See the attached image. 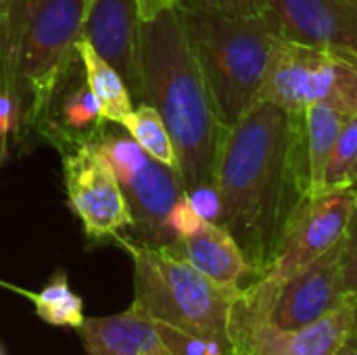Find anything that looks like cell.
Returning a JSON list of instances; mask_svg holds the SVG:
<instances>
[{
  "label": "cell",
  "mask_w": 357,
  "mask_h": 355,
  "mask_svg": "<svg viewBox=\"0 0 357 355\" xmlns=\"http://www.w3.org/2000/svg\"><path fill=\"white\" fill-rule=\"evenodd\" d=\"M117 243L134 262L132 303L140 312L155 322L230 343L228 320L238 289L213 282L169 247H151L126 234Z\"/></svg>",
  "instance_id": "277c9868"
},
{
  "label": "cell",
  "mask_w": 357,
  "mask_h": 355,
  "mask_svg": "<svg viewBox=\"0 0 357 355\" xmlns=\"http://www.w3.org/2000/svg\"><path fill=\"white\" fill-rule=\"evenodd\" d=\"M357 297L347 295L333 312L303 328L230 312L228 339L238 355H337L354 333Z\"/></svg>",
  "instance_id": "8fae6325"
},
{
  "label": "cell",
  "mask_w": 357,
  "mask_h": 355,
  "mask_svg": "<svg viewBox=\"0 0 357 355\" xmlns=\"http://www.w3.org/2000/svg\"><path fill=\"white\" fill-rule=\"evenodd\" d=\"M211 192L209 220L228 230L255 274H264L310 199L303 113L270 100L253 105L224 134Z\"/></svg>",
  "instance_id": "6da1fadb"
},
{
  "label": "cell",
  "mask_w": 357,
  "mask_h": 355,
  "mask_svg": "<svg viewBox=\"0 0 357 355\" xmlns=\"http://www.w3.org/2000/svg\"><path fill=\"white\" fill-rule=\"evenodd\" d=\"M121 128L130 134V138L146 155H151L159 163L180 172L174 140H172V136H169V132H167V128H165V123H163V119L155 107H151L146 103H138Z\"/></svg>",
  "instance_id": "d6986e66"
},
{
  "label": "cell",
  "mask_w": 357,
  "mask_h": 355,
  "mask_svg": "<svg viewBox=\"0 0 357 355\" xmlns=\"http://www.w3.org/2000/svg\"><path fill=\"white\" fill-rule=\"evenodd\" d=\"M178 4L222 8V10H230V13L251 15V17L264 15V0H178Z\"/></svg>",
  "instance_id": "cb8c5ba5"
},
{
  "label": "cell",
  "mask_w": 357,
  "mask_h": 355,
  "mask_svg": "<svg viewBox=\"0 0 357 355\" xmlns=\"http://www.w3.org/2000/svg\"><path fill=\"white\" fill-rule=\"evenodd\" d=\"M0 355H4V352H2V347H0Z\"/></svg>",
  "instance_id": "4dcf8cb0"
},
{
  "label": "cell",
  "mask_w": 357,
  "mask_h": 355,
  "mask_svg": "<svg viewBox=\"0 0 357 355\" xmlns=\"http://www.w3.org/2000/svg\"><path fill=\"white\" fill-rule=\"evenodd\" d=\"M261 100L276 103L289 111L326 105L356 115L357 59L278 38Z\"/></svg>",
  "instance_id": "52a82bcc"
},
{
  "label": "cell",
  "mask_w": 357,
  "mask_h": 355,
  "mask_svg": "<svg viewBox=\"0 0 357 355\" xmlns=\"http://www.w3.org/2000/svg\"><path fill=\"white\" fill-rule=\"evenodd\" d=\"M67 205L90 243H117L134 226L130 205L100 144L61 155Z\"/></svg>",
  "instance_id": "9c48e42d"
},
{
  "label": "cell",
  "mask_w": 357,
  "mask_h": 355,
  "mask_svg": "<svg viewBox=\"0 0 357 355\" xmlns=\"http://www.w3.org/2000/svg\"><path fill=\"white\" fill-rule=\"evenodd\" d=\"M36 314L52 326H69L77 328L84 322V301L71 291L69 280L63 272H59L40 293H25Z\"/></svg>",
  "instance_id": "ffe728a7"
},
{
  "label": "cell",
  "mask_w": 357,
  "mask_h": 355,
  "mask_svg": "<svg viewBox=\"0 0 357 355\" xmlns=\"http://www.w3.org/2000/svg\"><path fill=\"white\" fill-rule=\"evenodd\" d=\"M232 355H238V354H232Z\"/></svg>",
  "instance_id": "1f68e13d"
},
{
  "label": "cell",
  "mask_w": 357,
  "mask_h": 355,
  "mask_svg": "<svg viewBox=\"0 0 357 355\" xmlns=\"http://www.w3.org/2000/svg\"><path fill=\"white\" fill-rule=\"evenodd\" d=\"M349 190H354L357 195V169H356V176H354V182H351V186H349Z\"/></svg>",
  "instance_id": "f1b7e54d"
},
{
  "label": "cell",
  "mask_w": 357,
  "mask_h": 355,
  "mask_svg": "<svg viewBox=\"0 0 357 355\" xmlns=\"http://www.w3.org/2000/svg\"><path fill=\"white\" fill-rule=\"evenodd\" d=\"M19 0H0V19H4L17 4Z\"/></svg>",
  "instance_id": "484cf974"
},
{
  "label": "cell",
  "mask_w": 357,
  "mask_h": 355,
  "mask_svg": "<svg viewBox=\"0 0 357 355\" xmlns=\"http://www.w3.org/2000/svg\"><path fill=\"white\" fill-rule=\"evenodd\" d=\"M337 355H357V349L356 347H351V345H345Z\"/></svg>",
  "instance_id": "4316f807"
},
{
  "label": "cell",
  "mask_w": 357,
  "mask_h": 355,
  "mask_svg": "<svg viewBox=\"0 0 357 355\" xmlns=\"http://www.w3.org/2000/svg\"><path fill=\"white\" fill-rule=\"evenodd\" d=\"M75 331L84 341L86 355H169L155 320L134 303L117 316L84 318Z\"/></svg>",
  "instance_id": "2e32d148"
},
{
  "label": "cell",
  "mask_w": 357,
  "mask_h": 355,
  "mask_svg": "<svg viewBox=\"0 0 357 355\" xmlns=\"http://www.w3.org/2000/svg\"><path fill=\"white\" fill-rule=\"evenodd\" d=\"M347 295L339 243L276 289H264L253 280L241 291L232 312L280 328H303L333 312Z\"/></svg>",
  "instance_id": "ba28073f"
},
{
  "label": "cell",
  "mask_w": 357,
  "mask_h": 355,
  "mask_svg": "<svg viewBox=\"0 0 357 355\" xmlns=\"http://www.w3.org/2000/svg\"><path fill=\"white\" fill-rule=\"evenodd\" d=\"M169 249L222 287L243 291L257 278L230 232L207 218H203L190 232L182 234Z\"/></svg>",
  "instance_id": "9a60e30c"
},
{
  "label": "cell",
  "mask_w": 357,
  "mask_h": 355,
  "mask_svg": "<svg viewBox=\"0 0 357 355\" xmlns=\"http://www.w3.org/2000/svg\"><path fill=\"white\" fill-rule=\"evenodd\" d=\"M90 2L92 0H84V6H88ZM136 6H138L140 19L142 21H151L157 15H161L163 10L178 6V0H136Z\"/></svg>",
  "instance_id": "d4e9b609"
},
{
  "label": "cell",
  "mask_w": 357,
  "mask_h": 355,
  "mask_svg": "<svg viewBox=\"0 0 357 355\" xmlns=\"http://www.w3.org/2000/svg\"><path fill=\"white\" fill-rule=\"evenodd\" d=\"M140 103L161 115L180 163L186 192H211L226 128L192 54L178 8L140 25Z\"/></svg>",
  "instance_id": "7a4b0ae2"
},
{
  "label": "cell",
  "mask_w": 357,
  "mask_h": 355,
  "mask_svg": "<svg viewBox=\"0 0 357 355\" xmlns=\"http://www.w3.org/2000/svg\"><path fill=\"white\" fill-rule=\"evenodd\" d=\"M176 8L218 119L228 130L261 100L278 38L264 15L184 4Z\"/></svg>",
  "instance_id": "3957f363"
},
{
  "label": "cell",
  "mask_w": 357,
  "mask_h": 355,
  "mask_svg": "<svg viewBox=\"0 0 357 355\" xmlns=\"http://www.w3.org/2000/svg\"><path fill=\"white\" fill-rule=\"evenodd\" d=\"M75 48H77V56H79L84 73H86V82L96 98L102 119L113 126H123V121L136 107V100L128 88V84L92 48V44L84 36L77 38Z\"/></svg>",
  "instance_id": "ac0fdd59"
},
{
  "label": "cell",
  "mask_w": 357,
  "mask_h": 355,
  "mask_svg": "<svg viewBox=\"0 0 357 355\" xmlns=\"http://www.w3.org/2000/svg\"><path fill=\"white\" fill-rule=\"evenodd\" d=\"M341 266H343V276H345L347 293L357 297V195L356 209H354L351 222H349L347 232H345V236L341 241Z\"/></svg>",
  "instance_id": "603a6c76"
},
{
  "label": "cell",
  "mask_w": 357,
  "mask_h": 355,
  "mask_svg": "<svg viewBox=\"0 0 357 355\" xmlns=\"http://www.w3.org/2000/svg\"><path fill=\"white\" fill-rule=\"evenodd\" d=\"M98 144L111 161L130 205L134 239L151 247H174L176 236L169 218L186 195L180 172L146 155L121 126L107 123Z\"/></svg>",
  "instance_id": "8992f818"
},
{
  "label": "cell",
  "mask_w": 357,
  "mask_h": 355,
  "mask_svg": "<svg viewBox=\"0 0 357 355\" xmlns=\"http://www.w3.org/2000/svg\"><path fill=\"white\" fill-rule=\"evenodd\" d=\"M357 169V113L343 126L324 174V190L349 188Z\"/></svg>",
  "instance_id": "44dd1931"
},
{
  "label": "cell",
  "mask_w": 357,
  "mask_h": 355,
  "mask_svg": "<svg viewBox=\"0 0 357 355\" xmlns=\"http://www.w3.org/2000/svg\"><path fill=\"white\" fill-rule=\"evenodd\" d=\"M264 19L284 42L357 59V0H264Z\"/></svg>",
  "instance_id": "7c38bea8"
},
{
  "label": "cell",
  "mask_w": 357,
  "mask_h": 355,
  "mask_svg": "<svg viewBox=\"0 0 357 355\" xmlns=\"http://www.w3.org/2000/svg\"><path fill=\"white\" fill-rule=\"evenodd\" d=\"M347 345H351V347H356L357 349V333H351V337H349Z\"/></svg>",
  "instance_id": "83f0119b"
},
{
  "label": "cell",
  "mask_w": 357,
  "mask_h": 355,
  "mask_svg": "<svg viewBox=\"0 0 357 355\" xmlns=\"http://www.w3.org/2000/svg\"><path fill=\"white\" fill-rule=\"evenodd\" d=\"M105 128L107 121L100 115L77 56L54 88L33 134L52 144L59 155H65L84 144H96Z\"/></svg>",
  "instance_id": "4fadbf2b"
},
{
  "label": "cell",
  "mask_w": 357,
  "mask_h": 355,
  "mask_svg": "<svg viewBox=\"0 0 357 355\" xmlns=\"http://www.w3.org/2000/svg\"><path fill=\"white\" fill-rule=\"evenodd\" d=\"M140 13L136 0H92L86 6L82 36L123 77L140 103Z\"/></svg>",
  "instance_id": "5bb4252c"
},
{
  "label": "cell",
  "mask_w": 357,
  "mask_h": 355,
  "mask_svg": "<svg viewBox=\"0 0 357 355\" xmlns=\"http://www.w3.org/2000/svg\"><path fill=\"white\" fill-rule=\"evenodd\" d=\"M157 333L169 355H232L234 349L228 341L188 333L169 324L155 322Z\"/></svg>",
  "instance_id": "7402d4cb"
},
{
  "label": "cell",
  "mask_w": 357,
  "mask_h": 355,
  "mask_svg": "<svg viewBox=\"0 0 357 355\" xmlns=\"http://www.w3.org/2000/svg\"><path fill=\"white\" fill-rule=\"evenodd\" d=\"M354 209L356 195L349 188H328L310 197L293 220L274 262L255 282L264 289H276L335 249L347 232Z\"/></svg>",
  "instance_id": "30bf717a"
},
{
  "label": "cell",
  "mask_w": 357,
  "mask_h": 355,
  "mask_svg": "<svg viewBox=\"0 0 357 355\" xmlns=\"http://www.w3.org/2000/svg\"><path fill=\"white\" fill-rule=\"evenodd\" d=\"M354 333H357V305H356V318H354Z\"/></svg>",
  "instance_id": "f546056e"
},
{
  "label": "cell",
  "mask_w": 357,
  "mask_h": 355,
  "mask_svg": "<svg viewBox=\"0 0 357 355\" xmlns=\"http://www.w3.org/2000/svg\"><path fill=\"white\" fill-rule=\"evenodd\" d=\"M303 113V146L310 197L324 192V174L337 138L351 115L326 105L307 107Z\"/></svg>",
  "instance_id": "e0dca14e"
},
{
  "label": "cell",
  "mask_w": 357,
  "mask_h": 355,
  "mask_svg": "<svg viewBox=\"0 0 357 355\" xmlns=\"http://www.w3.org/2000/svg\"><path fill=\"white\" fill-rule=\"evenodd\" d=\"M84 0H23L17 36L21 138L33 130L67 69L77 59ZM19 138V140H21Z\"/></svg>",
  "instance_id": "5b68a950"
}]
</instances>
